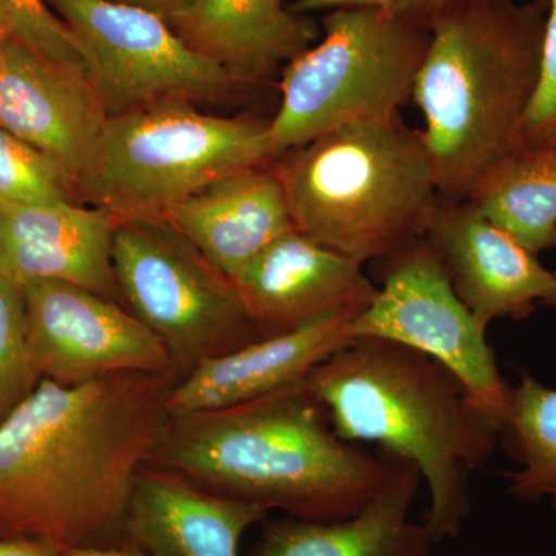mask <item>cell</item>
<instances>
[{"label": "cell", "mask_w": 556, "mask_h": 556, "mask_svg": "<svg viewBox=\"0 0 556 556\" xmlns=\"http://www.w3.org/2000/svg\"><path fill=\"white\" fill-rule=\"evenodd\" d=\"M40 380L28 348L21 285L0 273V422L30 396Z\"/></svg>", "instance_id": "cb8c5ba5"}, {"label": "cell", "mask_w": 556, "mask_h": 556, "mask_svg": "<svg viewBox=\"0 0 556 556\" xmlns=\"http://www.w3.org/2000/svg\"><path fill=\"white\" fill-rule=\"evenodd\" d=\"M306 382L340 438L407 460L428 486L426 525L437 543L459 536L470 482L489 463L501 424L434 358L390 340L354 339Z\"/></svg>", "instance_id": "3957f363"}, {"label": "cell", "mask_w": 556, "mask_h": 556, "mask_svg": "<svg viewBox=\"0 0 556 556\" xmlns=\"http://www.w3.org/2000/svg\"><path fill=\"white\" fill-rule=\"evenodd\" d=\"M78 201L75 182L54 161L0 126V211Z\"/></svg>", "instance_id": "603a6c76"}, {"label": "cell", "mask_w": 556, "mask_h": 556, "mask_svg": "<svg viewBox=\"0 0 556 556\" xmlns=\"http://www.w3.org/2000/svg\"><path fill=\"white\" fill-rule=\"evenodd\" d=\"M0 65H2V40H0Z\"/></svg>", "instance_id": "4dcf8cb0"}, {"label": "cell", "mask_w": 556, "mask_h": 556, "mask_svg": "<svg viewBox=\"0 0 556 556\" xmlns=\"http://www.w3.org/2000/svg\"><path fill=\"white\" fill-rule=\"evenodd\" d=\"M546 5L540 76L519 129V146L556 142V0H546Z\"/></svg>", "instance_id": "484cf974"}, {"label": "cell", "mask_w": 556, "mask_h": 556, "mask_svg": "<svg viewBox=\"0 0 556 556\" xmlns=\"http://www.w3.org/2000/svg\"><path fill=\"white\" fill-rule=\"evenodd\" d=\"M113 2L126 3L137 9L149 11L163 20L169 21L188 9L193 0H113Z\"/></svg>", "instance_id": "f546056e"}, {"label": "cell", "mask_w": 556, "mask_h": 556, "mask_svg": "<svg viewBox=\"0 0 556 556\" xmlns=\"http://www.w3.org/2000/svg\"><path fill=\"white\" fill-rule=\"evenodd\" d=\"M277 160L266 121L163 102L109 116L76 190L119 223L161 219L212 182Z\"/></svg>", "instance_id": "8992f818"}, {"label": "cell", "mask_w": 556, "mask_h": 556, "mask_svg": "<svg viewBox=\"0 0 556 556\" xmlns=\"http://www.w3.org/2000/svg\"><path fill=\"white\" fill-rule=\"evenodd\" d=\"M358 314H338L287 334L263 338L232 353L203 362L170 388L169 416L188 415L265 396L308 378L332 354L353 342Z\"/></svg>", "instance_id": "e0dca14e"}, {"label": "cell", "mask_w": 556, "mask_h": 556, "mask_svg": "<svg viewBox=\"0 0 556 556\" xmlns=\"http://www.w3.org/2000/svg\"><path fill=\"white\" fill-rule=\"evenodd\" d=\"M113 268L121 303L166 346L177 382L262 339L233 281L163 219L119 223Z\"/></svg>", "instance_id": "ba28073f"}, {"label": "cell", "mask_w": 556, "mask_h": 556, "mask_svg": "<svg viewBox=\"0 0 556 556\" xmlns=\"http://www.w3.org/2000/svg\"><path fill=\"white\" fill-rule=\"evenodd\" d=\"M500 441L522 467L508 475L510 492L527 501L548 496L556 508V390L522 375Z\"/></svg>", "instance_id": "7402d4cb"}, {"label": "cell", "mask_w": 556, "mask_h": 556, "mask_svg": "<svg viewBox=\"0 0 556 556\" xmlns=\"http://www.w3.org/2000/svg\"><path fill=\"white\" fill-rule=\"evenodd\" d=\"M174 383L146 372L76 387L40 380L0 422V538L61 548L126 540L131 492L169 419Z\"/></svg>", "instance_id": "6da1fadb"}, {"label": "cell", "mask_w": 556, "mask_h": 556, "mask_svg": "<svg viewBox=\"0 0 556 556\" xmlns=\"http://www.w3.org/2000/svg\"><path fill=\"white\" fill-rule=\"evenodd\" d=\"M268 514L146 464L131 492L126 533L149 556H241L244 533Z\"/></svg>", "instance_id": "2e32d148"}, {"label": "cell", "mask_w": 556, "mask_h": 556, "mask_svg": "<svg viewBox=\"0 0 556 556\" xmlns=\"http://www.w3.org/2000/svg\"><path fill=\"white\" fill-rule=\"evenodd\" d=\"M466 201L533 254L556 248V142L519 146Z\"/></svg>", "instance_id": "44dd1931"}, {"label": "cell", "mask_w": 556, "mask_h": 556, "mask_svg": "<svg viewBox=\"0 0 556 556\" xmlns=\"http://www.w3.org/2000/svg\"><path fill=\"white\" fill-rule=\"evenodd\" d=\"M179 38L237 83H262L314 46L318 28L285 0H193L167 21Z\"/></svg>", "instance_id": "d6986e66"}, {"label": "cell", "mask_w": 556, "mask_h": 556, "mask_svg": "<svg viewBox=\"0 0 556 556\" xmlns=\"http://www.w3.org/2000/svg\"><path fill=\"white\" fill-rule=\"evenodd\" d=\"M350 329L354 339L390 340L434 358L504 426L514 387L501 376L486 328L457 298L426 239L383 262L382 288Z\"/></svg>", "instance_id": "30bf717a"}, {"label": "cell", "mask_w": 556, "mask_h": 556, "mask_svg": "<svg viewBox=\"0 0 556 556\" xmlns=\"http://www.w3.org/2000/svg\"><path fill=\"white\" fill-rule=\"evenodd\" d=\"M426 240L457 298L485 328L501 317L525 320L536 305L556 308V273L470 201L439 199Z\"/></svg>", "instance_id": "7c38bea8"}, {"label": "cell", "mask_w": 556, "mask_h": 556, "mask_svg": "<svg viewBox=\"0 0 556 556\" xmlns=\"http://www.w3.org/2000/svg\"><path fill=\"white\" fill-rule=\"evenodd\" d=\"M482 0H298L289 9L299 14L314 11L369 7L386 11L390 16L419 30L431 31L439 22L470 9Z\"/></svg>", "instance_id": "4316f807"}, {"label": "cell", "mask_w": 556, "mask_h": 556, "mask_svg": "<svg viewBox=\"0 0 556 556\" xmlns=\"http://www.w3.org/2000/svg\"><path fill=\"white\" fill-rule=\"evenodd\" d=\"M149 464L308 521L361 514L396 470V460L336 433L306 379L228 407L169 416Z\"/></svg>", "instance_id": "7a4b0ae2"}, {"label": "cell", "mask_w": 556, "mask_h": 556, "mask_svg": "<svg viewBox=\"0 0 556 556\" xmlns=\"http://www.w3.org/2000/svg\"><path fill=\"white\" fill-rule=\"evenodd\" d=\"M118 226V218L90 204L2 208L0 273L20 285L30 280L67 281L121 303L113 268Z\"/></svg>", "instance_id": "9a60e30c"}, {"label": "cell", "mask_w": 556, "mask_h": 556, "mask_svg": "<svg viewBox=\"0 0 556 556\" xmlns=\"http://www.w3.org/2000/svg\"><path fill=\"white\" fill-rule=\"evenodd\" d=\"M161 219L232 281L274 241L295 230L274 166L218 179Z\"/></svg>", "instance_id": "ac0fdd59"}, {"label": "cell", "mask_w": 556, "mask_h": 556, "mask_svg": "<svg viewBox=\"0 0 556 556\" xmlns=\"http://www.w3.org/2000/svg\"><path fill=\"white\" fill-rule=\"evenodd\" d=\"M31 361L40 379L83 386L121 372L172 376L163 342L126 306L60 280L21 285Z\"/></svg>", "instance_id": "8fae6325"}, {"label": "cell", "mask_w": 556, "mask_h": 556, "mask_svg": "<svg viewBox=\"0 0 556 556\" xmlns=\"http://www.w3.org/2000/svg\"><path fill=\"white\" fill-rule=\"evenodd\" d=\"M47 3L79 40L109 116L163 102L219 101L241 86L149 11L113 0Z\"/></svg>", "instance_id": "9c48e42d"}, {"label": "cell", "mask_w": 556, "mask_h": 556, "mask_svg": "<svg viewBox=\"0 0 556 556\" xmlns=\"http://www.w3.org/2000/svg\"><path fill=\"white\" fill-rule=\"evenodd\" d=\"M260 338H274L338 314H361L379 288L364 265L302 236L280 237L233 278Z\"/></svg>", "instance_id": "4fadbf2b"}, {"label": "cell", "mask_w": 556, "mask_h": 556, "mask_svg": "<svg viewBox=\"0 0 556 556\" xmlns=\"http://www.w3.org/2000/svg\"><path fill=\"white\" fill-rule=\"evenodd\" d=\"M108 118L86 68L2 42L0 126L49 156L75 186Z\"/></svg>", "instance_id": "5bb4252c"}, {"label": "cell", "mask_w": 556, "mask_h": 556, "mask_svg": "<svg viewBox=\"0 0 556 556\" xmlns=\"http://www.w3.org/2000/svg\"><path fill=\"white\" fill-rule=\"evenodd\" d=\"M0 40L20 43L47 60L87 70L79 40L47 0H0Z\"/></svg>", "instance_id": "d4e9b609"}, {"label": "cell", "mask_w": 556, "mask_h": 556, "mask_svg": "<svg viewBox=\"0 0 556 556\" xmlns=\"http://www.w3.org/2000/svg\"><path fill=\"white\" fill-rule=\"evenodd\" d=\"M430 31L369 7L332 10L324 38L281 75L269 121L277 159L340 127L393 118L412 98Z\"/></svg>", "instance_id": "52a82bcc"}, {"label": "cell", "mask_w": 556, "mask_h": 556, "mask_svg": "<svg viewBox=\"0 0 556 556\" xmlns=\"http://www.w3.org/2000/svg\"><path fill=\"white\" fill-rule=\"evenodd\" d=\"M294 229L354 262H387L426 239L439 193L419 131L401 118L340 127L274 164Z\"/></svg>", "instance_id": "5b68a950"}, {"label": "cell", "mask_w": 556, "mask_h": 556, "mask_svg": "<svg viewBox=\"0 0 556 556\" xmlns=\"http://www.w3.org/2000/svg\"><path fill=\"white\" fill-rule=\"evenodd\" d=\"M394 460L393 479L364 511L338 521L270 522L252 556H433L437 541L409 519L422 478L413 464Z\"/></svg>", "instance_id": "ffe728a7"}, {"label": "cell", "mask_w": 556, "mask_h": 556, "mask_svg": "<svg viewBox=\"0 0 556 556\" xmlns=\"http://www.w3.org/2000/svg\"><path fill=\"white\" fill-rule=\"evenodd\" d=\"M546 0H482L439 22L413 100L439 199L466 201L519 148L536 90Z\"/></svg>", "instance_id": "277c9868"}, {"label": "cell", "mask_w": 556, "mask_h": 556, "mask_svg": "<svg viewBox=\"0 0 556 556\" xmlns=\"http://www.w3.org/2000/svg\"><path fill=\"white\" fill-rule=\"evenodd\" d=\"M0 556H62V548L36 538H0Z\"/></svg>", "instance_id": "83f0119b"}, {"label": "cell", "mask_w": 556, "mask_h": 556, "mask_svg": "<svg viewBox=\"0 0 556 556\" xmlns=\"http://www.w3.org/2000/svg\"><path fill=\"white\" fill-rule=\"evenodd\" d=\"M62 556H149L129 538L108 546L62 548Z\"/></svg>", "instance_id": "f1b7e54d"}]
</instances>
